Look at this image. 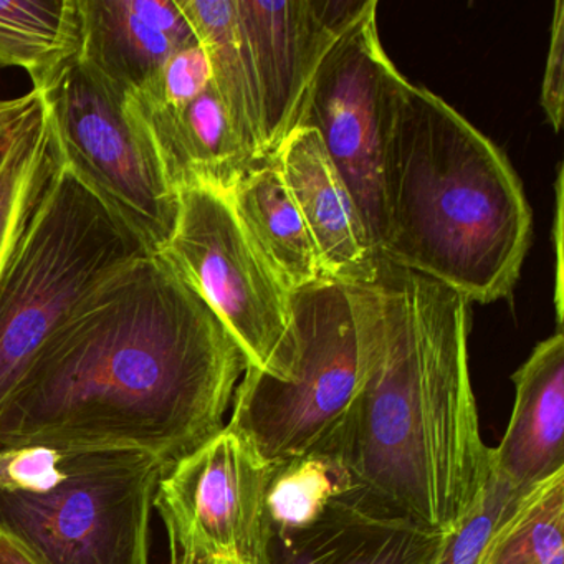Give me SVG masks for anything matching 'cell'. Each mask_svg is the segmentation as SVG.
Wrapping results in <instances>:
<instances>
[{
    "instance_id": "1",
    "label": "cell",
    "mask_w": 564,
    "mask_h": 564,
    "mask_svg": "<svg viewBox=\"0 0 564 564\" xmlns=\"http://www.w3.org/2000/svg\"><path fill=\"white\" fill-rule=\"evenodd\" d=\"M249 359L197 290L143 256L91 290L0 412V447L133 448L176 464L226 427Z\"/></svg>"
},
{
    "instance_id": "2",
    "label": "cell",
    "mask_w": 564,
    "mask_h": 564,
    "mask_svg": "<svg viewBox=\"0 0 564 564\" xmlns=\"http://www.w3.org/2000/svg\"><path fill=\"white\" fill-rule=\"evenodd\" d=\"M345 286L358 375L328 454L369 503L452 536L491 475L468 366L470 300L384 260L372 282Z\"/></svg>"
},
{
    "instance_id": "3",
    "label": "cell",
    "mask_w": 564,
    "mask_h": 564,
    "mask_svg": "<svg viewBox=\"0 0 564 564\" xmlns=\"http://www.w3.org/2000/svg\"><path fill=\"white\" fill-rule=\"evenodd\" d=\"M379 260L444 283L470 303L513 292L533 216L503 151L398 68L382 121Z\"/></svg>"
},
{
    "instance_id": "4",
    "label": "cell",
    "mask_w": 564,
    "mask_h": 564,
    "mask_svg": "<svg viewBox=\"0 0 564 564\" xmlns=\"http://www.w3.org/2000/svg\"><path fill=\"white\" fill-rule=\"evenodd\" d=\"M170 467L133 448L0 447V530L44 564H150Z\"/></svg>"
},
{
    "instance_id": "5",
    "label": "cell",
    "mask_w": 564,
    "mask_h": 564,
    "mask_svg": "<svg viewBox=\"0 0 564 564\" xmlns=\"http://www.w3.org/2000/svg\"><path fill=\"white\" fill-rule=\"evenodd\" d=\"M143 256L140 240L62 164L0 279V412L78 303Z\"/></svg>"
},
{
    "instance_id": "6",
    "label": "cell",
    "mask_w": 564,
    "mask_h": 564,
    "mask_svg": "<svg viewBox=\"0 0 564 564\" xmlns=\"http://www.w3.org/2000/svg\"><path fill=\"white\" fill-rule=\"evenodd\" d=\"M44 98L62 164L147 250L160 256L180 199L128 97L77 54L34 85Z\"/></svg>"
},
{
    "instance_id": "7",
    "label": "cell",
    "mask_w": 564,
    "mask_h": 564,
    "mask_svg": "<svg viewBox=\"0 0 564 564\" xmlns=\"http://www.w3.org/2000/svg\"><path fill=\"white\" fill-rule=\"evenodd\" d=\"M292 322V376L280 381L249 366L227 422L272 467L312 452L328 454L358 375V338L345 285L322 280L293 292Z\"/></svg>"
},
{
    "instance_id": "8",
    "label": "cell",
    "mask_w": 564,
    "mask_h": 564,
    "mask_svg": "<svg viewBox=\"0 0 564 564\" xmlns=\"http://www.w3.org/2000/svg\"><path fill=\"white\" fill-rule=\"evenodd\" d=\"M177 199L176 227L160 256L219 316L250 368L286 381L296 349L293 293L253 246L229 196L189 187Z\"/></svg>"
},
{
    "instance_id": "9",
    "label": "cell",
    "mask_w": 564,
    "mask_h": 564,
    "mask_svg": "<svg viewBox=\"0 0 564 564\" xmlns=\"http://www.w3.org/2000/svg\"><path fill=\"white\" fill-rule=\"evenodd\" d=\"M272 465L229 425L161 478L160 511L171 553L269 564L273 531L265 508Z\"/></svg>"
},
{
    "instance_id": "10",
    "label": "cell",
    "mask_w": 564,
    "mask_h": 564,
    "mask_svg": "<svg viewBox=\"0 0 564 564\" xmlns=\"http://www.w3.org/2000/svg\"><path fill=\"white\" fill-rule=\"evenodd\" d=\"M378 2L329 48L319 64L299 127L318 133L361 213L376 253L382 232V121L394 64L379 39ZM379 257V253H378Z\"/></svg>"
},
{
    "instance_id": "11",
    "label": "cell",
    "mask_w": 564,
    "mask_h": 564,
    "mask_svg": "<svg viewBox=\"0 0 564 564\" xmlns=\"http://www.w3.org/2000/svg\"><path fill=\"white\" fill-rule=\"evenodd\" d=\"M369 0H236L262 97L269 158L299 128L323 58Z\"/></svg>"
},
{
    "instance_id": "12",
    "label": "cell",
    "mask_w": 564,
    "mask_h": 564,
    "mask_svg": "<svg viewBox=\"0 0 564 564\" xmlns=\"http://www.w3.org/2000/svg\"><path fill=\"white\" fill-rule=\"evenodd\" d=\"M272 160L305 219L325 280L341 285L372 282L378 275V253L318 133L308 127L295 128Z\"/></svg>"
},
{
    "instance_id": "13",
    "label": "cell",
    "mask_w": 564,
    "mask_h": 564,
    "mask_svg": "<svg viewBox=\"0 0 564 564\" xmlns=\"http://www.w3.org/2000/svg\"><path fill=\"white\" fill-rule=\"evenodd\" d=\"M447 540L351 491L312 527L275 538L269 564H432Z\"/></svg>"
},
{
    "instance_id": "14",
    "label": "cell",
    "mask_w": 564,
    "mask_h": 564,
    "mask_svg": "<svg viewBox=\"0 0 564 564\" xmlns=\"http://www.w3.org/2000/svg\"><path fill=\"white\" fill-rule=\"evenodd\" d=\"M507 432L491 448V477L517 494L564 470V335L538 343L517 369Z\"/></svg>"
},
{
    "instance_id": "15",
    "label": "cell",
    "mask_w": 564,
    "mask_h": 564,
    "mask_svg": "<svg viewBox=\"0 0 564 564\" xmlns=\"http://www.w3.org/2000/svg\"><path fill=\"white\" fill-rule=\"evenodd\" d=\"M128 107L147 128L176 193L207 187L230 196L257 166L234 133L213 82L199 97L176 110H137L130 101Z\"/></svg>"
},
{
    "instance_id": "16",
    "label": "cell",
    "mask_w": 564,
    "mask_h": 564,
    "mask_svg": "<svg viewBox=\"0 0 564 564\" xmlns=\"http://www.w3.org/2000/svg\"><path fill=\"white\" fill-rule=\"evenodd\" d=\"M61 167L42 95L0 100V279Z\"/></svg>"
},
{
    "instance_id": "17",
    "label": "cell",
    "mask_w": 564,
    "mask_h": 564,
    "mask_svg": "<svg viewBox=\"0 0 564 564\" xmlns=\"http://www.w3.org/2000/svg\"><path fill=\"white\" fill-rule=\"evenodd\" d=\"M229 199L253 246L290 292L325 280L305 219L272 158L252 167Z\"/></svg>"
},
{
    "instance_id": "18",
    "label": "cell",
    "mask_w": 564,
    "mask_h": 564,
    "mask_svg": "<svg viewBox=\"0 0 564 564\" xmlns=\"http://www.w3.org/2000/svg\"><path fill=\"white\" fill-rule=\"evenodd\" d=\"M78 12L80 57L127 97L186 48L148 21L140 0H78Z\"/></svg>"
},
{
    "instance_id": "19",
    "label": "cell",
    "mask_w": 564,
    "mask_h": 564,
    "mask_svg": "<svg viewBox=\"0 0 564 564\" xmlns=\"http://www.w3.org/2000/svg\"><path fill=\"white\" fill-rule=\"evenodd\" d=\"M206 48L213 87L253 164L270 160L259 82L237 21L236 0H177Z\"/></svg>"
},
{
    "instance_id": "20",
    "label": "cell",
    "mask_w": 564,
    "mask_h": 564,
    "mask_svg": "<svg viewBox=\"0 0 564 564\" xmlns=\"http://www.w3.org/2000/svg\"><path fill=\"white\" fill-rule=\"evenodd\" d=\"M80 51L78 0H0V67L44 80Z\"/></svg>"
},
{
    "instance_id": "21",
    "label": "cell",
    "mask_w": 564,
    "mask_h": 564,
    "mask_svg": "<svg viewBox=\"0 0 564 564\" xmlns=\"http://www.w3.org/2000/svg\"><path fill=\"white\" fill-rule=\"evenodd\" d=\"M478 564H564V470L514 501Z\"/></svg>"
},
{
    "instance_id": "22",
    "label": "cell",
    "mask_w": 564,
    "mask_h": 564,
    "mask_svg": "<svg viewBox=\"0 0 564 564\" xmlns=\"http://www.w3.org/2000/svg\"><path fill=\"white\" fill-rule=\"evenodd\" d=\"M355 490L351 475L341 460L323 452L275 465L265 491L273 536H286L312 527L332 501Z\"/></svg>"
},
{
    "instance_id": "23",
    "label": "cell",
    "mask_w": 564,
    "mask_h": 564,
    "mask_svg": "<svg viewBox=\"0 0 564 564\" xmlns=\"http://www.w3.org/2000/svg\"><path fill=\"white\" fill-rule=\"evenodd\" d=\"M213 82L209 57L204 45L194 44L177 51L160 74L128 101L137 110H176L199 97Z\"/></svg>"
},
{
    "instance_id": "24",
    "label": "cell",
    "mask_w": 564,
    "mask_h": 564,
    "mask_svg": "<svg viewBox=\"0 0 564 564\" xmlns=\"http://www.w3.org/2000/svg\"><path fill=\"white\" fill-rule=\"evenodd\" d=\"M520 497L490 475L477 507L457 533L448 536L444 550L432 564H478L495 528Z\"/></svg>"
},
{
    "instance_id": "25",
    "label": "cell",
    "mask_w": 564,
    "mask_h": 564,
    "mask_svg": "<svg viewBox=\"0 0 564 564\" xmlns=\"http://www.w3.org/2000/svg\"><path fill=\"white\" fill-rule=\"evenodd\" d=\"M563 68H564V2L554 4L551 22L550 52L544 68L543 87H541V107L553 130L560 131L563 123Z\"/></svg>"
},
{
    "instance_id": "26",
    "label": "cell",
    "mask_w": 564,
    "mask_h": 564,
    "mask_svg": "<svg viewBox=\"0 0 564 564\" xmlns=\"http://www.w3.org/2000/svg\"><path fill=\"white\" fill-rule=\"evenodd\" d=\"M0 564H44L21 541L0 530Z\"/></svg>"
},
{
    "instance_id": "27",
    "label": "cell",
    "mask_w": 564,
    "mask_h": 564,
    "mask_svg": "<svg viewBox=\"0 0 564 564\" xmlns=\"http://www.w3.org/2000/svg\"><path fill=\"white\" fill-rule=\"evenodd\" d=\"M561 209H563V173L557 174L556 181V217H554V242H556V256H557V273H556V312H557V323H560L561 329V319H563V310H561Z\"/></svg>"
},
{
    "instance_id": "28",
    "label": "cell",
    "mask_w": 564,
    "mask_h": 564,
    "mask_svg": "<svg viewBox=\"0 0 564 564\" xmlns=\"http://www.w3.org/2000/svg\"><path fill=\"white\" fill-rule=\"evenodd\" d=\"M171 564H242L239 561L220 560V557L194 556V554L171 553Z\"/></svg>"
}]
</instances>
